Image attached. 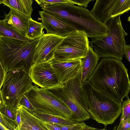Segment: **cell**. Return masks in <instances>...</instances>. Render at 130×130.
<instances>
[{"label": "cell", "instance_id": "21", "mask_svg": "<svg viewBox=\"0 0 130 130\" xmlns=\"http://www.w3.org/2000/svg\"><path fill=\"white\" fill-rule=\"evenodd\" d=\"M44 29L41 22L34 20L31 18L29 20L28 29L25 36L30 41L34 40L44 34Z\"/></svg>", "mask_w": 130, "mask_h": 130}, {"label": "cell", "instance_id": "5", "mask_svg": "<svg viewBox=\"0 0 130 130\" xmlns=\"http://www.w3.org/2000/svg\"><path fill=\"white\" fill-rule=\"evenodd\" d=\"M120 15L109 20L108 29L104 36L92 38L89 46L99 57L112 58L121 61L124 57L123 48L126 44L125 37L127 35L123 29Z\"/></svg>", "mask_w": 130, "mask_h": 130}, {"label": "cell", "instance_id": "32", "mask_svg": "<svg viewBox=\"0 0 130 130\" xmlns=\"http://www.w3.org/2000/svg\"><path fill=\"white\" fill-rule=\"evenodd\" d=\"M44 123L48 130H61L56 123L51 122H45Z\"/></svg>", "mask_w": 130, "mask_h": 130}, {"label": "cell", "instance_id": "9", "mask_svg": "<svg viewBox=\"0 0 130 130\" xmlns=\"http://www.w3.org/2000/svg\"><path fill=\"white\" fill-rule=\"evenodd\" d=\"M88 38L84 31H73L64 37L56 50L54 59L69 61L84 58L89 46Z\"/></svg>", "mask_w": 130, "mask_h": 130}, {"label": "cell", "instance_id": "27", "mask_svg": "<svg viewBox=\"0 0 130 130\" xmlns=\"http://www.w3.org/2000/svg\"><path fill=\"white\" fill-rule=\"evenodd\" d=\"M22 105L31 113L33 114L36 110L25 94L20 101L19 105Z\"/></svg>", "mask_w": 130, "mask_h": 130}, {"label": "cell", "instance_id": "13", "mask_svg": "<svg viewBox=\"0 0 130 130\" xmlns=\"http://www.w3.org/2000/svg\"><path fill=\"white\" fill-rule=\"evenodd\" d=\"M51 62L59 81L64 84L76 77L80 72L82 59L62 61L53 59Z\"/></svg>", "mask_w": 130, "mask_h": 130}, {"label": "cell", "instance_id": "4", "mask_svg": "<svg viewBox=\"0 0 130 130\" xmlns=\"http://www.w3.org/2000/svg\"><path fill=\"white\" fill-rule=\"evenodd\" d=\"M38 39L25 42L0 37V63L8 72L24 67L28 73Z\"/></svg>", "mask_w": 130, "mask_h": 130}, {"label": "cell", "instance_id": "33", "mask_svg": "<svg viewBox=\"0 0 130 130\" xmlns=\"http://www.w3.org/2000/svg\"><path fill=\"white\" fill-rule=\"evenodd\" d=\"M126 59L130 62V45L126 44L123 50Z\"/></svg>", "mask_w": 130, "mask_h": 130}, {"label": "cell", "instance_id": "38", "mask_svg": "<svg viewBox=\"0 0 130 130\" xmlns=\"http://www.w3.org/2000/svg\"><path fill=\"white\" fill-rule=\"evenodd\" d=\"M129 130H130V129H129Z\"/></svg>", "mask_w": 130, "mask_h": 130}, {"label": "cell", "instance_id": "37", "mask_svg": "<svg viewBox=\"0 0 130 130\" xmlns=\"http://www.w3.org/2000/svg\"><path fill=\"white\" fill-rule=\"evenodd\" d=\"M127 20L130 22V16L127 19Z\"/></svg>", "mask_w": 130, "mask_h": 130}, {"label": "cell", "instance_id": "11", "mask_svg": "<svg viewBox=\"0 0 130 130\" xmlns=\"http://www.w3.org/2000/svg\"><path fill=\"white\" fill-rule=\"evenodd\" d=\"M64 37L46 34L38 38L33 56V63L51 61L54 58L56 50Z\"/></svg>", "mask_w": 130, "mask_h": 130}, {"label": "cell", "instance_id": "25", "mask_svg": "<svg viewBox=\"0 0 130 130\" xmlns=\"http://www.w3.org/2000/svg\"><path fill=\"white\" fill-rule=\"evenodd\" d=\"M17 109L5 104L0 106V113L13 120H16Z\"/></svg>", "mask_w": 130, "mask_h": 130}, {"label": "cell", "instance_id": "15", "mask_svg": "<svg viewBox=\"0 0 130 130\" xmlns=\"http://www.w3.org/2000/svg\"><path fill=\"white\" fill-rule=\"evenodd\" d=\"M117 0H96L90 11L93 16L104 24L111 18L110 14Z\"/></svg>", "mask_w": 130, "mask_h": 130}, {"label": "cell", "instance_id": "16", "mask_svg": "<svg viewBox=\"0 0 130 130\" xmlns=\"http://www.w3.org/2000/svg\"><path fill=\"white\" fill-rule=\"evenodd\" d=\"M10 9V11L8 13L5 14L3 20L25 36L28 29L29 20L31 17L12 8Z\"/></svg>", "mask_w": 130, "mask_h": 130}, {"label": "cell", "instance_id": "1", "mask_svg": "<svg viewBox=\"0 0 130 130\" xmlns=\"http://www.w3.org/2000/svg\"><path fill=\"white\" fill-rule=\"evenodd\" d=\"M128 70L122 62L105 58L98 64L88 80L92 86L119 102L123 101L130 90Z\"/></svg>", "mask_w": 130, "mask_h": 130}, {"label": "cell", "instance_id": "7", "mask_svg": "<svg viewBox=\"0 0 130 130\" xmlns=\"http://www.w3.org/2000/svg\"><path fill=\"white\" fill-rule=\"evenodd\" d=\"M32 83L24 67L7 72L0 91L5 104L17 109L23 96L32 86Z\"/></svg>", "mask_w": 130, "mask_h": 130}, {"label": "cell", "instance_id": "17", "mask_svg": "<svg viewBox=\"0 0 130 130\" xmlns=\"http://www.w3.org/2000/svg\"><path fill=\"white\" fill-rule=\"evenodd\" d=\"M99 57L89 46L85 57L82 59V65L80 71L82 84L88 79L96 68L99 59Z\"/></svg>", "mask_w": 130, "mask_h": 130}, {"label": "cell", "instance_id": "31", "mask_svg": "<svg viewBox=\"0 0 130 130\" xmlns=\"http://www.w3.org/2000/svg\"><path fill=\"white\" fill-rule=\"evenodd\" d=\"M0 63V90H1L3 86L5 79L7 73L3 66Z\"/></svg>", "mask_w": 130, "mask_h": 130}, {"label": "cell", "instance_id": "34", "mask_svg": "<svg viewBox=\"0 0 130 130\" xmlns=\"http://www.w3.org/2000/svg\"><path fill=\"white\" fill-rule=\"evenodd\" d=\"M16 120L18 125L19 130H20L21 126V119L20 112L17 109V110Z\"/></svg>", "mask_w": 130, "mask_h": 130}, {"label": "cell", "instance_id": "23", "mask_svg": "<svg viewBox=\"0 0 130 130\" xmlns=\"http://www.w3.org/2000/svg\"><path fill=\"white\" fill-rule=\"evenodd\" d=\"M57 126L62 130H96V128L89 126L83 122L76 123L71 125L59 124L56 123Z\"/></svg>", "mask_w": 130, "mask_h": 130}, {"label": "cell", "instance_id": "26", "mask_svg": "<svg viewBox=\"0 0 130 130\" xmlns=\"http://www.w3.org/2000/svg\"><path fill=\"white\" fill-rule=\"evenodd\" d=\"M127 100L123 102L122 115L120 120L130 119V99L128 96Z\"/></svg>", "mask_w": 130, "mask_h": 130}, {"label": "cell", "instance_id": "18", "mask_svg": "<svg viewBox=\"0 0 130 130\" xmlns=\"http://www.w3.org/2000/svg\"><path fill=\"white\" fill-rule=\"evenodd\" d=\"M32 0H0L3 4L31 17L33 11Z\"/></svg>", "mask_w": 130, "mask_h": 130}, {"label": "cell", "instance_id": "14", "mask_svg": "<svg viewBox=\"0 0 130 130\" xmlns=\"http://www.w3.org/2000/svg\"><path fill=\"white\" fill-rule=\"evenodd\" d=\"M21 116V126L20 130H47L45 122L29 111L22 105L19 104L17 108Z\"/></svg>", "mask_w": 130, "mask_h": 130}, {"label": "cell", "instance_id": "36", "mask_svg": "<svg viewBox=\"0 0 130 130\" xmlns=\"http://www.w3.org/2000/svg\"><path fill=\"white\" fill-rule=\"evenodd\" d=\"M0 128L2 130H7L2 125L0 124Z\"/></svg>", "mask_w": 130, "mask_h": 130}, {"label": "cell", "instance_id": "24", "mask_svg": "<svg viewBox=\"0 0 130 130\" xmlns=\"http://www.w3.org/2000/svg\"><path fill=\"white\" fill-rule=\"evenodd\" d=\"M0 124L3 126L7 130H19L16 120L10 119L0 113Z\"/></svg>", "mask_w": 130, "mask_h": 130}, {"label": "cell", "instance_id": "29", "mask_svg": "<svg viewBox=\"0 0 130 130\" xmlns=\"http://www.w3.org/2000/svg\"><path fill=\"white\" fill-rule=\"evenodd\" d=\"M130 129V119L125 120H120L117 130H129Z\"/></svg>", "mask_w": 130, "mask_h": 130}, {"label": "cell", "instance_id": "22", "mask_svg": "<svg viewBox=\"0 0 130 130\" xmlns=\"http://www.w3.org/2000/svg\"><path fill=\"white\" fill-rule=\"evenodd\" d=\"M130 10V0H117L110 13V17L121 15Z\"/></svg>", "mask_w": 130, "mask_h": 130}, {"label": "cell", "instance_id": "28", "mask_svg": "<svg viewBox=\"0 0 130 130\" xmlns=\"http://www.w3.org/2000/svg\"><path fill=\"white\" fill-rule=\"evenodd\" d=\"M67 3H71L68 0H43L40 6L42 8L47 5Z\"/></svg>", "mask_w": 130, "mask_h": 130}, {"label": "cell", "instance_id": "12", "mask_svg": "<svg viewBox=\"0 0 130 130\" xmlns=\"http://www.w3.org/2000/svg\"><path fill=\"white\" fill-rule=\"evenodd\" d=\"M46 34L64 37L76 30L73 26L44 10L39 11Z\"/></svg>", "mask_w": 130, "mask_h": 130}, {"label": "cell", "instance_id": "8", "mask_svg": "<svg viewBox=\"0 0 130 130\" xmlns=\"http://www.w3.org/2000/svg\"><path fill=\"white\" fill-rule=\"evenodd\" d=\"M25 94L36 110L71 119L70 109L49 90L35 84Z\"/></svg>", "mask_w": 130, "mask_h": 130}, {"label": "cell", "instance_id": "2", "mask_svg": "<svg viewBox=\"0 0 130 130\" xmlns=\"http://www.w3.org/2000/svg\"><path fill=\"white\" fill-rule=\"evenodd\" d=\"M41 9L68 23L76 30L84 31L88 37L94 38L106 34L107 25L97 20L90 11L83 6L62 3L46 5Z\"/></svg>", "mask_w": 130, "mask_h": 130}, {"label": "cell", "instance_id": "10", "mask_svg": "<svg viewBox=\"0 0 130 130\" xmlns=\"http://www.w3.org/2000/svg\"><path fill=\"white\" fill-rule=\"evenodd\" d=\"M28 75L32 83L47 89L62 87L51 62L34 63L29 69Z\"/></svg>", "mask_w": 130, "mask_h": 130}, {"label": "cell", "instance_id": "20", "mask_svg": "<svg viewBox=\"0 0 130 130\" xmlns=\"http://www.w3.org/2000/svg\"><path fill=\"white\" fill-rule=\"evenodd\" d=\"M33 114L45 122L66 125H71L76 123L71 119L52 115L39 110H36Z\"/></svg>", "mask_w": 130, "mask_h": 130}, {"label": "cell", "instance_id": "6", "mask_svg": "<svg viewBox=\"0 0 130 130\" xmlns=\"http://www.w3.org/2000/svg\"><path fill=\"white\" fill-rule=\"evenodd\" d=\"M64 85L61 88L47 90L68 107L72 113L71 119L75 123L89 119L90 116L84 96L80 72Z\"/></svg>", "mask_w": 130, "mask_h": 130}, {"label": "cell", "instance_id": "3", "mask_svg": "<svg viewBox=\"0 0 130 130\" xmlns=\"http://www.w3.org/2000/svg\"><path fill=\"white\" fill-rule=\"evenodd\" d=\"M84 97L90 118L106 127L112 124L122 112V102H119L94 88L89 80L82 84Z\"/></svg>", "mask_w": 130, "mask_h": 130}, {"label": "cell", "instance_id": "19", "mask_svg": "<svg viewBox=\"0 0 130 130\" xmlns=\"http://www.w3.org/2000/svg\"><path fill=\"white\" fill-rule=\"evenodd\" d=\"M0 37L15 39L25 42L30 41L16 28L3 20L0 21Z\"/></svg>", "mask_w": 130, "mask_h": 130}, {"label": "cell", "instance_id": "30", "mask_svg": "<svg viewBox=\"0 0 130 130\" xmlns=\"http://www.w3.org/2000/svg\"><path fill=\"white\" fill-rule=\"evenodd\" d=\"M71 3L86 8L89 3L94 0H68Z\"/></svg>", "mask_w": 130, "mask_h": 130}, {"label": "cell", "instance_id": "35", "mask_svg": "<svg viewBox=\"0 0 130 130\" xmlns=\"http://www.w3.org/2000/svg\"><path fill=\"white\" fill-rule=\"evenodd\" d=\"M39 5H40L42 3L43 0H35Z\"/></svg>", "mask_w": 130, "mask_h": 130}]
</instances>
